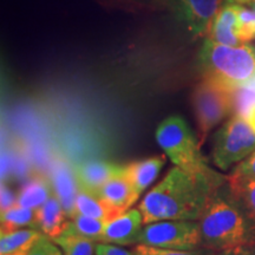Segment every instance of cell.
<instances>
[{
	"label": "cell",
	"mask_w": 255,
	"mask_h": 255,
	"mask_svg": "<svg viewBox=\"0 0 255 255\" xmlns=\"http://www.w3.org/2000/svg\"><path fill=\"white\" fill-rule=\"evenodd\" d=\"M227 181L222 175L190 173L174 167L139 202L144 225L162 220L197 221L215 188Z\"/></svg>",
	"instance_id": "obj_1"
},
{
	"label": "cell",
	"mask_w": 255,
	"mask_h": 255,
	"mask_svg": "<svg viewBox=\"0 0 255 255\" xmlns=\"http://www.w3.org/2000/svg\"><path fill=\"white\" fill-rule=\"evenodd\" d=\"M201 247L220 252L255 244V226L225 183L215 188L199 220Z\"/></svg>",
	"instance_id": "obj_2"
},
{
	"label": "cell",
	"mask_w": 255,
	"mask_h": 255,
	"mask_svg": "<svg viewBox=\"0 0 255 255\" xmlns=\"http://www.w3.org/2000/svg\"><path fill=\"white\" fill-rule=\"evenodd\" d=\"M203 77L228 89H237L255 78V49L247 44L232 46L207 39L199 53Z\"/></svg>",
	"instance_id": "obj_3"
},
{
	"label": "cell",
	"mask_w": 255,
	"mask_h": 255,
	"mask_svg": "<svg viewBox=\"0 0 255 255\" xmlns=\"http://www.w3.org/2000/svg\"><path fill=\"white\" fill-rule=\"evenodd\" d=\"M156 141L169 159L183 170L190 173L216 175L202 155L200 142L186 121L180 116H170L159 123Z\"/></svg>",
	"instance_id": "obj_4"
},
{
	"label": "cell",
	"mask_w": 255,
	"mask_h": 255,
	"mask_svg": "<svg viewBox=\"0 0 255 255\" xmlns=\"http://www.w3.org/2000/svg\"><path fill=\"white\" fill-rule=\"evenodd\" d=\"M193 107L199 130V142L202 145L216 126L234 115L233 90L213 79L203 77V81L194 90Z\"/></svg>",
	"instance_id": "obj_5"
},
{
	"label": "cell",
	"mask_w": 255,
	"mask_h": 255,
	"mask_svg": "<svg viewBox=\"0 0 255 255\" xmlns=\"http://www.w3.org/2000/svg\"><path fill=\"white\" fill-rule=\"evenodd\" d=\"M254 151L255 130L239 115H233L215 132L213 162L221 170H227Z\"/></svg>",
	"instance_id": "obj_6"
},
{
	"label": "cell",
	"mask_w": 255,
	"mask_h": 255,
	"mask_svg": "<svg viewBox=\"0 0 255 255\" xmlns=\"http://www.w3.org/2000/svg\"><path fill=\"white\" fill-rule=\"evenodd\" d=\"M138 244L164 250L191 251L201 247V233L197 221L162 220L144 225Z\"/></svg>",
	"instance_id": "obj_7"
},
{
	"label": "cell",
	"mask_w": 255,
	"mask_h": 255,
	"mask_svg": "<svg viewBox=\"0 0 255 255\" xmlns=\"http://www.w3.org/2000/svg\"><path fill=\"white\" fill-rule=\"evenodd\" d=\"M178 20L194 38L208 32L220 9V0H169Z\"/></svg>",
	"instance_id": "obj_8"
},
{
	"label": "cell",
	"mask_w": 255,
	"mask_h": 255,
	"mask_svg": "<svg viewBox=\"0 0 255 255\" xmlns=\"http://www.w3.org/2000/svg\"><path fill=\"white\" fill-rule=\"evenodd\" d=\"M143 216L139 209H129L105 223L101 241L117 246L137 245L143 229Z\"/></svg>",
	"instance_id": "obj_9"
},
{
	"label": "cell",
	"mask_w": 255,
	"mask_h": 255,
	"mask_svg": "<svg viewBox=\"0 0 255 255\" xmlns=\"http://www.w3.org/2000/svg\"><path fill=\"white\" fill-rule=\"evenodd\" d=\"M124 167L110 162L90 161L76 168V181L78 188L97 195L98 191L108 181L123 173Z\"/></svg>",
	"instance_id": "obj_10"
},
{
	"label": "cell",
	"mask_w": 255,
	"mask_h": 255,
	"mask_svg": "<svg viewBox=\"0 0 255 255\" xmlns=\"http://www.w3.org/2000/svg\"><path fill=\"white\" fill-rule=\"evenodd\" d=\"M34 219L36 227L50 239L60 237L70 221L68 213L56 193L34 210Z\"/></svg>",
	"instance_id": "obj_11"
},
{
	"label": "cell",
	"mask_w": 255,
	"mask_h": 255,
	"mask_svg": "<svg viewBox=\"0 0 255 255\" xmlns=\"http://www.w3.org/2000/svg\"><path fill=\"white\" fill-rule=\"evenodd\" d=\"M207 38L219 44L237 46L241 45L238 37V4L222 6L213 19Z\"/></svg>",
	"instance_id": "obj_12"
},
{
	"label": "cell",
	"mask_w": 255,
	"mask_h": 255,
	"mask_svg": "<svg viewBox=\"0 0 255 255\" xmlns=\"http://www.w3.org/2000/svg\"><path fill=\"white\" fill-rule=\"evenodd\" d=\"M165 156L167 155L155 156V157L145 158L124 165V174L131 183L133 191L138 196V199L143 191L158 176L159 171L165 164Z\"/></svg>",
	"instance_id": "obj_13"
},
{
	"label": "cell",
	"mask_w": 255,
	"mask_h": 255,
	"mask_svg": "<svg viewBox=\"0 0 255 255\" xmlns=\"http://www.w3.org/2000/svg\"><path fill=\"white\" fill-rule=\"evenodd\" d=\"M97 196L121 213L127 212L138 200V196L133 191L131 183L124 174V170L123 173L108 181L98 191Z\"/></svg>",
	"instance_id": "obj_14"
},
{
	"label": "cell",
	"mask_w": 255,
	"mask_h": 255,
	"mask_svg": "<svg viewBox=\"0 0 255 255\" xmlns=\"http://www.w3.org/2000/svg\"><path fill=\"white\" fill-rule=\"evenodd\" d=\"M77 214L110 221L111 219L116 218L117 215L122 214V213L111 207L100 196L78 188V193L75 201V208H73L71 216Z\"/></svg>",
	"instance_id": "obj_15"
},
{
	"label": "cell",
	"mask_w": 255,
	"mask_h": 255,
	"mask_svg": "<svg viewBox=\"0 0 255 255\" xmlns=\"http://www.w3.org/2000/svg\"><path fill=\"white\" fill-rule=\"evenodd\" d=\"M53 194V184L46 177L34 176L23 184L17 195L15 205L36 210Z\"/></svg>",
	"instance_id": "obj_16"
},
{
	"label": "cell",
	"mask_w": 255,
	"mask_h": 255,
	"mask_svg": "<svg viewBox=\"0 0 255 255\" xmlns=\"http://www.w3.org/2000/svg\"><path fill=\"white\" fill-rule=\"evenodd\" d=\"M53 189H55L56 195L59 197L60 202L69 218L71 216L73 208H75L76 196L78 193V184L76 181V176L73 177L72 173L65 167L64 163H57L53 169Z\"/></svg>",
	"instance_id": "obj_17"
},
{
	"label": "cell",
	"mask_w": 255,
	"mask_h": 255,
	"mask_svg": "<svg viewBox=\"0 0 255 255\" xmlns=\"http://www.w3.org/2000/svg\"><path fill=\"white\" fill-rule=\"evenodd\" d=\"M107 222L108 221H104V220L89 218L84 215H73L70 218V221L63 234H76L91 239L94 241H101Z\"/></svg>",
	"instance_id": "obj_18"
},
{
	"label": "cell",
	"mask_w": 255,
	"mask_h": 255,
	"mask_svg": "<svg viewBox=\"0 0 255 255\" xmlns=\"http://www.w3.org/2000/svg\"><path fill=\"white\" fill-rule=\"evenodd\" d=\"M227 183L241 208L255 226V178L253 180H233L227 176Z\"/></svg>",
	"instance_id": "obj_19"
},
{
	"label": "cell",
	"mask_w": 255,
	"mask_h": 255,
	"mask_svg": "<svg viewBox=\"0 0 255 255\" xmlns=\"http://www.w3.org/2000/svg\"><path fill=\"white\" fill-rule=\"evenodd\" d=\"M27 226L36 227L34 209L14 205L7 209L1 210V235L25 228Z\"/></svg>",
	"instance_id": "obj_20"
},
{
	"label": "cell",
	"mask_w": 255,
	"mask_h": 255,
	"mask_svg": "<svg viewBox=\"0 0 255 255\" xmlns=\"http://www.w3.org/2000/svg\"><path fill=\"white\" fill-rule=\"evenodd\" d=\"M40 235L39 232L31 228H20L7 234H2L0 238V254L12 253L25 248L30 250Z\"/></svg>",
	"instance_id": "obj_21"
},
{
	"label": "cell",
	"mask_w": 255,
	"mask_h": 255,
	"mask_svg": "<svg viewBox=\"0 0 255 255\" xmlns=\"http://www.w3.org/2000/svg\"><path fill=\"white\" fill-rule=\"evenodd\" d=\"M53 242L60 247L64 255H94L95 241L91 239L76 234H62L52 239Z\"/></svg>",
	"instance_id": "obj_22"
},
{
	"label": "cell",
	"mask_w": 255,
	"mask_h": 255,
	"mask_svg": "<svg viewBox=\"0 0 255 255\" xmlns=\"http://www.w3.org/2000/svg\"><path fill=\"white\" fill-rule=\"evenodd\" d=\"M238 37L242 44L255 39V9L238 4Z\"/></svg>",
	"instance_id": "obj_23"
},
{
	"label": "cell",
	"mask_w": 255,
	"mask_h": 255,
	"mask_svg": "<svg viewBox=\"0 0 255 255\" xmlns=\"http://www.w3.org/2000/svg\"><path fill=\"white\" fill-rule=\"evenodd\" d=\"M133 255H214L215 252L206 250H191V251H176V250H164V248H157L145 245L137 244L132 250Z\"/></svg>",
	"instance_id": "obj_24"
},
{
	"label": "cell",
	"mask_w": 255,
	"mask_h": 255,
	"mask_svg": "<svg viewBox=\"0 0 255 255\" xmlns=\"http://www.w3.org/2000/svg\"><path fill=\"white\" fill-rule=\"evenodd\" d=\"M27 255H64V253L52 239L46 235H40V238L28 251Z\"/></svg>",
	"instance_id": "obj_25"
},
{
	"label": "cell",
	"mask_w": 255,
	"mask_h": 255,
	"mask_svg": "<svg viewBox=\"0 0 255 255\" xmlns=\"http://www.w3.org/2000/svg\"><path fill=\"white\" fill-rule=\"evenodd\" d=\"M229 178L233 180H253L255 178V151L251 154L248 157L239 163L231 175H228Z\"/></svg>",
	"instance_id": "obj_26"
},
{
	"label": "cell",
	"mask_w": 255,
	"mask_h": 255,
	"mask_svg": "<svg viewBox=\"0 0 255 255\" xmlns=\"http://www.w3.org/2000/svg\"><path fill=\"white\" fill-rule=\"evenodd\" d=\"M95 255H133V253L124 250L122 246L100 242V244L96 245Z\"/></svg>",
	"instance_id": "obj_27"
},
{
	"label": "cell",
	"mask_w": 255,
	"mask_h": 255,
	"mask_svg": "<svg viewBox=\"0 0 255 255\" xmlns=\"http://www.w3.org/2000/svg\"><path fill=\"white\" fill-rule=\"evenodd\" d=\"M214 255H255V244L227 248V250L215 252Z\"/></svg>",
	"instance_id": "obj_28"
},
{
	"label": "cell",
	"mask_w": 255,
	"mask_h": 255,
	"mask_svg": "<svg viewBox=\"0 0 255 255\" xmlns=\"http://www.w3.org/2000/svg\"><path fill=\"white\" fill-rule=\"evenodd\" d=\"M17 202V196L12 194V191L7 187H1V210H5L9 207L14 206Z\"/></svg>",
	"instance_id": "obj_29"
},
{
	"label": "cell",
	"mask_w": 255,
	"mask_h": 255,
	"mask_svg": "<svg viewBox=\"0 0 255 255\" xmlns=\"http://www.w3.org/2000/svg\"><path fill=\"white\" fill-rule=\"evenodd\" d=\"M31 250V248H30ZM28 248H25V250H20V251H15L12 252V253H6V254H0V255H27L28 253Z\"/></svg>",
	"instance_id": "obj_30"
},
{
	"label": "cell",
	"mask_w": 255,
	"mask_h": 255,
	"mask_svg": "<svg viewBox=\"0 0 255 255\" xmlns=\"http://www.w3.org/2000/svg\"><path fill=\"white\" fill-rule=\"evenodd\" d=\"M234 1L240 2V4H252V2H253V0H234Z\"/></svg>",
	"instance_id": "obj_31"
},
{
	"label": "cell",
	"mask_w": 255,
	"mask_h": 255,
	"mask_svg": "<svg viewBox=\"0 0 255 255\" xmlns=\"http://www.w3.org/2000/svg\"><path fill=\"white\" fill-rule=\"evenodd\" d=\"M252 5H253V9H255V0L253 2H252Z\"/></svg>",
	"instance_id": "obj_32"
}]
</instances>
